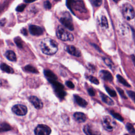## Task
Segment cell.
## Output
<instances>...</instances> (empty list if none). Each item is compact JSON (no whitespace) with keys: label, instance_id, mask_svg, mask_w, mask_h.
<instances>
[{"label":"cell","instance_id":"obj_1","mask_svg":"<svg viewBox=\"0 0 135 135\" xmlns=\"http://www.w3.org/2000/svg\"><path fill=\"white\" fill-rule=\"evenodd\" d=\"M40 48L42 52L47 55H52L56 53L58 50L57 42L50 38H45L40 43Z\"/></svg>","mask_w":135,"mask_h":135},{"label":"cell","instance_id":"obj_2","mask_svg":"<svg viewBox=\"0 0 135 135\" xmlns=\"http://www.w3.org/2000/svg\"><path fill=\"white\" fill-rule=\"evenodd\" d=\"M56 36L62 41H72L74 40L73 35L61 26H59L56 30Z\"/></svg>","mask_w":135,"mask_h":135},{"label":"cell","instance_id":"obj_3","mask_svg":"<svg viewBox=\"0 0 135 135\" xmlns=\"http://www.w3.org/2000/svg\"><path fill=\"white\" fill-rule=\"evenodd\" d=\"M67 6L72 11L75 9L79 12H86L84 4L83 1H66Z\"/></svg>","mask_w":135,"mask_h":135},{"label":"cell","instance_id":"obj_4","mask_svg":"<svg viewBox=\"0 0 135 135\" xmlns=\"http://www.w3.org/2000/svg\"><path fill=\"white\" fill-rule=\"evenodd\" d=\"M122 12L124 18L128 20H131L134 17L135 12L132 6L129 3H125L122 5Z\"/></svg>","mask_w":135,"mask_h":135},{"label":"cell","instance_id":"obj_5","mask_svg":"<svg viewBox=\"0 0 135 135\" xmlns=\"http://www.w3.org/2000/svg\"><path fill=\"white\" fill-rule=\"evenodd\" d=\"M49 82L52 84L55 92L57 97L60 98H64L66 94L65 91H64V86L61 83L56 81V80L50 81Z\"/></svg>","mask_w":135,"mask_h":135},{"label":"cell","instance_id":"obj_6","mask_svg":"<svg viewBox=\"0 0 135 135\" xmlns=\"http://www.w3.org/2000/svg\"><path fill=\"white\" fill-rule=\"evenodd\" d=\"M102 124L104 128L108 131H112L115 127L116 123L109 116H104L102 119Z\"/></svg>","mask_w":135,"mask_h":135},{"label":"cell","instance_id":"obj_7","mask_svg":"<svg viewBox=\"0 0 135 135\" xmlns=\"http://www.w3.org/2000/svg\"><path fill=\"white\" fill-rule=\"evenodd\" d=\"M35 135H50L51 132V128L45 124H38L35 129Z\"/></svg>","mask_w":135,"mask_h":135},{"label":"cell","instance_id":"obj_8","mask_svg":"<svg viewBox=\"0 0 135 135\" xmlns=\"http://www.w3.org/2000/svg\"><path fill=\"white\" fill-rule=\"evenodd\" d=\"M12 111L17 115H24L27 112V107L23 104H16L12 108Z\"/></svg>","mask_w":135,"mask_h":135},{"label":"cell","instance_id":"obj_9","mask_svg":"<svg viewBox=\"0 0 135 135\" xmlns=\"http://www.w3.org/2000/svg\"><path fill=\"white\" fill-rule=\"evenodd\" d=\"M60 21L62 25L69 30L73 31L74 30V25L72 21V18L70 15L69 16H63L61 17Z\"/></svg>","mask_w":135,"mask_h":135},{"label":"cell","instance_id":"obj_10","mask_svg":"<svg viewBox=\"0 0 135 135\" xmlns=\"http://www.w3.org/2000/svg\"><path fill=\"white\" fill-rule=\"evenodd\" d=\"M83 131L86 135H101V132L98 129L89 124L84 126Z\"/></svg>","mask_w":135,"mask_h":135},{"label":"cell","instance_id":"obj_11","mask_svg":"<svg viewBox=\"0 0 135 135\" xmlns=\"http://www.w3.org/2000/svg\"><path fill=\"white\" fill-rule=\"evenodd\" d=\"M28 30L30 33L34 36H39L43 34V30L39 26L35 25H31L29 26Z\"/></svg>","mask_w":135,"mask_h":135},{"label":"cell","instance_id":"obj_12","mask_svg":"<svg viewBox=\"0 0 135 135\" xmlns=\"http://www.w3.org/2000/svg\"><path fill=\"white\" fill-rule=\"evenodd\" d=\"M28 99H29V101H30V102L34 106V107L36 109H40L42 108V107L43 106V102L37 97L33 96V95L30 96L29 97Z\"/></svg>","mask_w":135,"mask_h":135},{"label":"cell","instance_id":"obj_13","mask_svg":"<svg viewBox=\"0 0 135 135\" xmlns=\"http://www.w3.org/2000/svg\"><path fill=\"white\" fill-rule=\"evenodd\" d=\"M65 49L68 53L72 55L77 57H79L81 56L80 51L73 45H68L65 47Z\"/></svg>","mask_w":135,"mask_h":135},{"label":"cell","instance_id":"obj_14","mask_svg":"<svg viewBox=\"0 0 135 135\" xmlns=\"http://www.w3.org/2000/svg\"><path fill=\"white\" fill-rule=\"evenodd\" d=\"M100 76L103 80L105 81H112L113 80V76L111 73L107 70H103L100 71Z\"/></svg>","mask_w":135,"mask_h":135},{"label":"cell","instance_id":"obj_15","mask_svg":"<svg viewBox=\"0 0 135 135\" xmlns=\"http://www.w3.org/2000/svg\"><path fill=\"white\" fill-rule=\"evenodd\" d=\"M73 117L75 120L79 123L84 122L86 119V115L84 113L80 112H75L73 114Z\"/></svg>","mask_w":135,"mask_h":135},{"label":"cell","instance_id":"obj_16","mask_svg":"<svg viewBox=\"0 0 135 135\" xmlns=\"http://www.w3.org/2000/svg\"><path fill=\"white\" fill-rule=\"evenodd\" d=\"M100 95L101 99L102 100V101L103 102H104L105 103H106L107 104H108L109 105H113L114 104V101L110 97H108L104 93L101 92V93H100Z\"/></svg>","mask_w":135,"mask_h":135},{"label":"cell","instance_id":"obj_17","mask_svg":"<svg viewBox=\"0 0 135 135\" xmlns=\"http://www.w3.org/2000/svg\"><path fill=\"white\" fill-rule=\"evenodd\" d=\"M44 73L49 81H54L57 79V76L56 75L51 71L49 70H45L44 71Z\"/></svg>","mask_w":135,"mask_h":135},{"label":"cell","instance_id":"obj_18","mask_svg":"<svg viewBox=\"0 0 135 135\" xmlns=\"http://www.w3.org/2000/svg\"><path fill=\"white\" fill-rule=\"evenodd\" d=\"M74 99L76 103L81 107H85L88 104V102L84 99L78 95H74Z\"/></svg>","mask_w":135,"mask_h":135},{"label":"cell","instance_id":"obj_19","mask_svg":"<svg viewBox=\"0 0 135 135\" xmlns=\"http://www.w3.org/2000/svg\"><path fill=\"white\" fill-rule=\"evenodd\" d=\"M5 55L6 57L9 61H13L15 62L16 61V56L15 53L12 50H8L5 53Z\"/></svg>","mask_w":135,"mask_h":135},{"label":"cell","instance_id":"obj_20","mask_svg":"<svg viewBox=\"0 0 135 135\" xmlns=\"http://www.w3.org/2000/svg\"><path fill=\"white\" fill-rule=\"evenodd\" d=\"M1 69L2 71L8 73H14L13 69L9 65H7L5 63H2L1 64Z\"/></svg>","mask_w":135,"mask_h":135},{"label":"cell","instance_id":"obj_21","mask_svg":"<svg viewBox=\"0 0 135 135\" xmlns=\"http://www.w3.org/2000/svg\"><path fill=\"white\" fill-rule=\"evenodd\" d=\"M117 78L118 81L120 83L122 84L123 85L127 86V87H130V85L127 82V81L121 75H120L119 74L117 75Z\"/></svg>","mask_w":135,"mask_h":135},{"label":"cell","instance_id":"obj_22","mask_svg":"<svg viewBox=\"0 0 135 135\" xmlns=\"http://www.w3.org/2000/svg\"><path fill=\"white\" fill-rule=\"evenodd\" d=\"M24 69L25 71H26L27 72H31V73H38V72L36 70V69H35L34 66H32L31 65H26L24 67Z\"/></svg>","mask_w":135,"mask_h":135},{"label":"cell","instance_id":"obj_23","mask_svg":"<svg viewBox=\"0 0 135 135\" xmlns=\"http://www.w3.org/2000/svg\"><path fill=\"white\" fill-rule=\"evenodd\" d=\"M100 25L102 27L107 28L109 26L108 25V20L107 18H106V17L105 16H102L101 17V20H100Z\"/></svg>","mask_w":135,"mask_h":135},{"label":"cell","instance_id":"obj_24","mask_svg":"<svg viewBox=\"0 0 135 135\" xmlns=\"http://www.w3.org/2000/svg\"><path fill=\"white\" fill-rule=\"evenodd\" d=\"M126 128L127 131L130 134H134L135 133V129L133 126L130 123H127L126 125Z\"/></svg>","mask_w":135,"mask_h":135},{"label":"cell","instance_id":"obj_25","mask_svg":"<svg viewBox=\"0 0 135 135\" xmlns=\"http://www.w3.org/2000/svg\"><path fill=\"white\" fill-rule=\"evenodd\" d=\"M110 113L116 119L120 121H123V117L118 113L115 112L114 111H110Z\"/></svg>","mask_w":135,"mask_h":135},{"label":"cell","instance_id":"obj_26","mask_svg":"<svg viewBox=\"0 0 135 135\" xmlns=\"http://www.w3.org/2000/svg\"><path fill=\"white\" fill-rule=\"evenodd\" d=\"M14 42L16 45L20 48L23 47V42L20 37H16L14 38Z\"/></svg>","mask_w":135,"mask_h":135},{"label":"cell","instance_id":"obj_27","mask_svg":"<svg viewBox=\"0 0 135 135\" xmlns=\"http://www.w3.org/2000/svg\"><path fill=\"white\" fill-rule=\"evenodd\" d=\"M105 90L107 91V92L108 93V94L112 97H115L116 95H117V94H116V92L115 91L112 89L111 88H110V87H108V86H105Z\"/></svg>","mask_w":135,"mask_h":135},{"label":"cell","instance_id":"obj_28","mask_svg":"<svg viewBox=\"0 0 135 135\" xmlns=\"http://www.w3.org/2000/svg\"><path fill=\"white\" fill-rule=\"evenodd\" d=\"M103 61L104 62V63L108 66H109L110 68H113L114 65H113V62L111 61V60L108 58H105V57H104L103 58Z\"/></svg>","mask_w":135,"mask_h":135},{"label":"cell","instance_id":"obj_29","mask_svg":"<svg viewBox=\"0 0 135 135\" xmlns=\"http://www.w3.org/2000/svg\"><path fill=\"white\" fill-rule=\"evenodd\" d=\"M1 131H7L8 130L11 129V127L9 124L6 123H2L1 124Z\"/></svg>","mask_w":135,"mask_h":135},{"label":"cell","instance_id":"obj_30","mask_svg":"<svg viewBox=\"0 0 135 135\" xmlns=\"http://www.w3.org/2000/svg\"><path fill=\"white\" fill-rule=\"evenodd\" d=\"M88 79L90 80V82H91L92 83L96 84V85H98L99 84V80L94 76H91V75H90L88 77Z\"/></svg>","mask_w":135,"mask_h":135},{"label":"cell","instance_id":"obj_31","mask_svg":"<svg viewBox=\"0 0 135 135\" xmlns=\"http://www.w3.org/2000/svg\"><path fill=\"white\" fill-rule=\"evenodd\" d=\"M117 90L118 92H119V94L120 95V96H121L122 98L125 99H127V97L126 95H125L124 92V91H123V90H122L121 89H120V88H118V87H117Z\"/></svg>","mask_w":135,"mask_h":135},{"label":"cell","instance_id":"obj_32","mask_svg":"<svg viewBox=\"0 0 135 135\" xmlns=\"http://www.w3.org/2000/svg\"><path fill=\"white\" fill-rule=\"evenodd\" d=\"M127 94L129 95L130 98L135 103V92L132 91H127Z\"/></svg>","mask_w":135,"mask_h":135},{"label":"cell","instance_id":"obj_33","mask_svg":"<svg viewBox=\"0 0 135 135\" xmlns=\"http://www.w3.org/2000/svg\"><path fill=\"white\" fill-rule=\"evenodd\" d=\"M26 7V5L25 4H21L20 5H19L16 8V10L17 12H21L22 11H23V10L24 9V8Z\"/></svg>","mask_w":135,"mask_h":135},{"label":"cell","instance_id":"obj_34","mask_svg":"<svg viewBox=\"0 0 135 135\" xmlns=\"http://www.w3.org/2000/svg\"><path fill=\"white\" fill-rule=\"evenodd\" d=\"M90 2L93 5H94L96 7L100 6L102 2L101 1H97V0H92V1H91Z\"/></svg>","mask_w":135,"mask_h":135},{"label":"cell","instance_id":"obj_35","mask_svg":"<svg viewBox=\"0 0 135 135\" xmlns=\"http://www.w3.org/2000/svg\"><path fill=\"white\" fill-rule=\"evenodd\" d=\"M44 7L46 9H51V8L52 7V5H51V3L49 1H45L44 2Z\"/></svg>","mask_w":135,"mask_h":135},{"label":"cell","instance_id":"obj_36","mask_svg":"<svg viewBox=\"0 0 135 135\" xmlns=\"http://www.w3.org/2000/svg\"><path fill=\"white\" fill-rule=\"evenodd\" d=\"M65 84L66 85V86L68 87H69V88H71V89H73L74 88V85L73 84V83L70 81H66L65 82Z\"/></svg>","mask_w":135,"mask_h":135},{"label":"cell","instance_id":"obj_37","mask_svg":"<svg viewBox=\"0 0 135 135\" xmlns=\"http://www.w3.org/2000/svg\"><path fill=\"white\" fill-rule=\"evenodd\" d=\"M88 93L90 95V96H94L95 95V91L94 90L92 89V88H89L88 89Z\"/></svg>","mask_w":135,"mask_h":135},{"label":"cell","instance_id":"obj_38","mask_svg":"<svg viewBox=\"0 0 135 135\" xmlns=\"http://www.w3.org/2000/svg\"><path fill=\"white\" fill-rule=\"evenodd\" d=\"M21 33H22L24 35H27V30H26V28H22V29L21 30Z\"/></svg>","mask_w":135,"mask_h":135},{"label":"cell","instance_id":"obj_39","mask_svg":"<svg viewBox=\"0 0 135 135\" xmlns=\"http://www.w3.org/2000/svg\"><path fill=\"white\" fill-rule=\"evenodd\" d=\"M5 23H6V20H5V18L2 19V20H1V26H4V25H5Z\"/></svg>","mask_w":135,"mask_h":135},{"label":"cell","instance_id":"obj_40","mask_svg":"<svg viewBox=\"0 0 135 135\" xmlns=\"http://www.w3.org/2000/svg\"><path fill=\"white\" fill-rule=\"evenodd\" d=\"M34 1H24V2L26 3H32Z\"/></svg>","mask_w":135,"mask_h":135}]
</instances>
